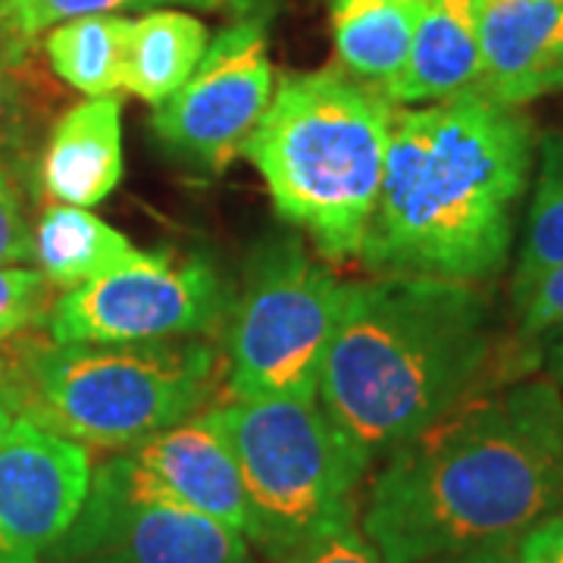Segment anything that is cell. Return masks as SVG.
Segmentation results:
<instances>
[{"label":"cell","instance_id":"31","mask_svg":"<svg viewBox=\"0 0 563 563\" xmlns=\"http://www.w3.org/2000/svg\"><path fill=\"white\" fill-rule=\"evenodd\" d=\"M548 373H551V383L563 391V329L558 342L551 344V351H548Z\"/></svg>","mask_w":563,"mask_h":563},{"label":"cell","instance_id":"15","mask_svg":"<svg viewBox=\"0 0 563 563\" xmlns=\"http://www.w3.org/2000/svg\"><path fill=\"white\" fill-rule=\"evenodd\" d=\"M479 7L483 0H422L410 54L383 88L385 98L398 107H422L476 88L483 69Z\"/></svg>","mask_w":563,"mask_h":563},{"label":"cell","instance_id":"19","mask_svg":"<svg viewBox=\"0 0 563 563\" xmlns=\"http://www.w3.org/2000/svg\"><path fill=\"white\" fill-rule=\"evenodd\" d=\"M132 20L95 13L54 25L44 38V54L54 76L85 98H110L125 88Z\"/></svg>","mask_w":563,"mask_h":563},{"label":"cell","instance_id":"22","mask_svg":"<svg viewBox=\"0 0 563 563\" xmlns=\"http://www.w3.org/2000/svg\"><path fill=\"white\" fill-rule=\"evenodd\" d=\"M195 7V10H220L225 0H0V41L7 44H35L38 35L54 25L95 13L139 10V7Z\"/></svg>","mask_w":563,"mask_h":563},{"label":"cell","instance_id":"23","mask_svg":"<svg viewBox=\"0 0 563 563\" xmlns=\"http://www.w3.org/2000/svg\"><path fill=\"white\" fill-rule=\"evenodd\" d=\"M51 288L41 269L0 266V347L47 320Z\"/></svg>","mask_w":563,"mask_h":563},{"label":"cell","instance_id":"21","mask_svg":"<svg viewBox=\"0 0 563 563\" xmlns=\"http://www.w3.org/2000/svg\"><path fill=\"white\" fill-rule=\"evenodd\" d=\"M44 88L35 44L0 41V163L25 154L44 120Z\"/></svg>","mask_w":563,"mask_h":563},{"label":"cell","instance_id":"3","mask_svg":"<svg viewBox=\"0 0 563 563\" xmlns=\"http://www.w3.org/2000/svg\"><path fill=\"white\" fill-rule=\"evenodd\" d=\"M488 322V301L466 282H351L317 401L369 461H385L476 395L492 366Z\"/></svg>","mask_w":563,"mask_h":563},{"label":"cell","instance_id":"12","mask_svg":"<svg viewBox=\"0 0 563 563\" xmlns=\"http://www.w3.org/2000/svg\"><path fill=\"white\" fill-rule=\"evenodd\" d=\"M88 483V448L16 417L0 442V558L41 561L76 520Z\"/></svg>","mask_w":563,"mask_h":563},{"label":"cell","instance_id":"4","mask_svg":"<svg viewBox=\"0 0 563 563\" xmlns=\"http://www.w3.org/2000/svg\"><path fill=\"white\" fill-rule=\"evenodd\" d=\"M395 103L344 69L285 73L242 154L325 261L357 257L383 191Z\"/></svg>","mask_w":563,"mask_h":563},{"label":"cell","instance_id":"32","mask_svg":"<svg viewBox=\"0 0 563 563\" xmlns=\"http://www.w3.org/2000/svg\"><path fill=\"white\" fill-rule=\"evenodd\" d=\"M13 422H16V413H10L7 407H0V442H3L7 435H10Z\"/></svg>","mask_w":563,"mask_h":563},{"label":"cell","instance_id":"5","mask_svg":"<svg viewBox=\"0 0 563 563\" xmlns=\"http://www.w3.org/2000/svg\"><path fill=\"white\" fill-rule=\"evenodd\" d=\"M222 366L207 339L57 344L44 332L32 344L20 417L81 448L125 451L201 413Z\"/></svg>","mask_w":563,"mask_h":563},{"label":"cell","instance_id":"24","mask_svg":"<svg viewBox=\"0 0 563 563\" xmlns=\"http://www.w3.org/2000/svg\"><path fill=\"white\" fill-rule=\"evenodd\" d=\"M523 339H536L544 332L563 329V263L548 269L544 276L526 285L520 295H514Z\"/></svg>","mask_w":563,"mask_h":563},{"label":"cell","instance_id":"7","mask_svg":"<svg viewBox=\"0 0 563 563\" xmlns=\"http://www.w3.org/2000/svg\"><path fill=\"white\" fill-rule=\"evenodd\" d=\"M342 303L344 282L301 239L263 242L247 263L232 313L225 357L232 401H317Z\"/></svg>","mask_w":563,"mask_h":563},{"label":"cell","instance_id":"27","mask_svg":"<svg viewBox=\"0 0 563 563\" xmlns=\"http://www.w3.org/2000/svg\"><path fill=\"white\" fill-rule=\"evenodd\" d=\"M38 335L25 332L20 339L7 342L0 347V407H7L10 413H20L22 398H25V385H29V357H32V344Z\"/></svg>","mask_w":563,"mask_h":563},{"label":"cell","instance_id":"13","mask_svg":"<svg viewBox=\"0 0 563 563\" xmlns=\"http://www.w3.org/2000/svg\"><path fill=\"white\" fill-rule=\"evenodd\" d=\"M476 88L507 107L563 91V0H483Z\"/></svg>","mask_w":563,"mask_h":563},{"label":"cell","instance_id":"16","mask_svg":"<svg viewBox=\"0 0 563 563\" xmlns=\"http://www.w3.org/2000/svg\"><path fill=\"white\" fill-rule=\"evenodd\" d=\"M166 254L141 251L88 207H47L35 229V261L54 288H79L129 266H147Z\"/></svg>","mask_w":563,"mask_h":563},{"label":"cell","instance_id":"2","mask_svg":"<svg viewBox=\"0 0 563 563\" xmlns=\"http://www.w3.org/2000/svg\"><path fill=\"white\" fill-rule=\"evenodd\" d=\"M532 169V125L479 88L395 110L383 191L357 261L451 282L498 276Z\"/></svg>","mask_w":563,"mask_h":563},{"label":"cell","instance_id":"9","mask_svg":"<svg viewBox=\"0 0 563 563\" xmlns=\"http://www.w3.org/2000/svg\"><path fill=\"white\" fill-rule=\"evenodd\" d=\"M273 63L261 16H242L207 44L198 69L154 113L157 139L185 161L222 173L273 101Z\"/></svg>","mask_w":563,"mask_h":563},{"label":"cell","instance_id":"11","mask_svg":"<svg viewBox=\"0 0 563 563\" xmlns=\"http://www.w3.org/2000/svg\"><path fill=\"white\" fill-rule=\"evenodd\" d=\"M38 563H257L239 529L173 504L85 492L76 520Z\"/></svg>","mask_w":563,"mask_h":563},{"label":"cell","instance_id":"1","mask_svg":"<svg viewBox=\"0 0 563 563\" xmlns=\"http://www.w3.org/2000/svg\"><path fill=\"white\" fill-rule=\"evenodd\" d=\"M563 507V395L554 383L476 391L385 457L361 507L383 563L517 544Z\"/></svg>","mask_w":563,"mask_h":563},{"label":"cell","instance_id":"25","mask_svg":"<svg viewBox=\"0 0 563 563\" xmlns=\"http://www.w3.org/2000/svg\"><path fill=\"white\" fill-rule=\"evenodd\" d=\"M35 257V232L22 213L13 173L0 163V266L25 263Z\"/></svg>","mask_w":563,"mask_h":563},{"label":"cell","instance_id":"26","mask_svg":"<svg viewBox=\"0 0 563 563\" xmlns=\"http://www.w3.org/2000/svg\"><path fill=\"white\" fill-rule=\"evenodd\" d=\"M273 563H383L379 551L363 536L361 526H351L344 532L325 536L317 542L301 544Z\"/></svg>","mask_w":563,"mask_h":563},{"label":"cell","instance_id":"28","mask_svg":"<svg viewBox=\"0 0 563 563\" xmlns=\"http://www.w3.org/2000/svg\"><path fill=\"white\" fill-rule=\"evenodd\" d=\"M520 563H563V507L542 517L517 542Z\"/></svg>","mask_w":563,"mask_h":563},{"label":"cell","instance_id":"14","mask_svg":"<svg viewBox=\"0 0 563 563\" xmlns=\"http://www.w3.org/2000/svg\"><path fill=\"white\" fill-rule=\"evenodd\" d=\"M122 181V103L85 98L54 122L41 151V195L69 207H95Z\"/></svg>","mask_w":563,"mask_h":563},{"label":"cell","instance_id":"8","mask_svg":"<svg viewBox=\"0 0 563 563\" xmlns=\"http://www.w3.org/2000/svg\"><path fill=\"white\" fill-rule=\"evenodd\" d=\"M229 288L207 261L163 257L63 291L44 320L57 344H139L203 339L229 313Z\"/></svg>","mask_w":563,"mask_h":563},{"label":"cell","instance_id":"18","mask_svg":"<svg viewBox=\"0 0 563 563\" xmlns=\"http://www.w3.org/2000/svg\"><path fill=\"white\" fill-rule=\"evenodd\" d=\"M207 44V25L181 10H154L141 20H132L122 91L161 107L191 79Z\"/></svg>","mask_w":563,"mask_h":563},{"label":"cell","instance_id":"10","mask_svg":"<svg viewBox=\"0 0 563 563\" xmlns=\"http://www.w3.org/2000/svg\"><path fill=\"white\" fill-rule=\"evenodd\" d=\"M88 488L125 501L185 507L239 529L251 542L254 523L242 470L225 439L217 407L117 451L101 466H91Z\"/></svg>","mask_w":563,"mask_h":563},{"label":"cell","instance_id":"20","mask_svg":"<svg viewBox=\"0 0 563 563\" xmlns=\"http://www.w3.org/2000/svg\"><path fill=\"white\" fill-rule=\"evenodd\" d=\"M563 263V132L542 141V166L526 220L523 251L514 273V295Z\"/></svg>","mask_w":563,"mask_h":563},{"label":"cell","instance_id":"6","mask_svg":"<svg viewBox=\"0 0 563 563\" xmlns=\"http://www.w3.org/2000/svg\"><path fill=\"white\" fill-rule=\"evenodd\" d=\"M242 470L251 544L269 561L357 526L373 461L325 417L320 401L261 398L217 407Z\"/></svg>","mask_w":563,"mask_h":563},{"label":"cell","instance_id":"33","mask_svg":"<svg viewBox=\"0 0 563 563\" xmlns=\"http://www.w3.org/2000/svg\"><path fill=\"white\" fill-rule=\"evenodd\" d=\"M0 563H38V561H22V558H0Z\"/></svg>","mask_w":563,"mask_h":563},{"label":"cell","instance_id":"30","mask_svg":"<svg viewBox=\"0 0 563 563\" xmlns=\"http://www.w3.org/2000/svg\"><path fill=\"white\" fill-rule=\"evenodd\" d=\"M225 7L242 20V16H261L276 7V0H225Z\"/></svg>","mask_w":563,"mask_h":563},{"label":"cell","instance_id":"29","mask_svg":"<svg viewBox=\"0 0 563 563\" xmlns=\"http://www.w3.org/2000/svg\"><path fill=\"white\" fill-rule=\"evenodd\" d=\"M429 563H520V558H517V544H492V548H473V551Z\"/></svg>","mask_w":563,"mask_h":563},{"label":"cell","instance_id":"17","mask_svg":"<svg viewBox=\"0 0 563 563\" xmlns=\"http://www.w3.org/2000/svg\"><path fill=\"white\" fill-rule=\"evenodd\" d=\"M422 0H332V44L347 76L385 88L401 73Z\"/></svg>","mask_w":563,"mask_h":563}]
</instances>
